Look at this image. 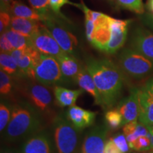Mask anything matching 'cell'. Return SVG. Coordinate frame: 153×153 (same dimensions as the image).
Returning a JSON list of instances; mask_svg holds the SVG:
<instances>
[{
    "instance_id": "6da1fadb",
    "label": "cell",
    "mask_w": 153,
    "mask_h": 153,
    "mask_svg": "<svg viewBox=\"0 0 153 153\" xmlns=\"http://www.w3.org/2000/svg\"><path fill=\"white\" fill-rule=\"evenodd\" d=\"M101 98L104 110L116 106L123 91L124 78L122 70L109 59L88 58L85 62Z\"/></svg>"
},
{
    "instance_id": "7a4b0ae2",
    "label": "cell",
    "mask_w": 153,
    "mask_h": 153,
    "mask_svg": "<svg viewBox=\"0 0 153 153\" xmlns=\"http://www.w3.org/2000/svg\"><path fill=\"white\" fill-rule=\"evenodd\" d=\"M41 126L39 111L27 101H18L11 106V118L4 131V137L11 142L26 139L41 130Z\"/></svg>"
},
{
    "instance_id": "3957f363",
    "label": "cell",
    "mask_w": 153,
    "mask_h": 153,
    "mask_svg": "<svg viewBox=\"0 0 153 153\" xmlns=\"http://www.w3.org/2000/svg\"><path fill=\"white\" fill-rule=\"evenodd\" d=\"M55 153H76L79 144V130L76 128L66 114H59L52 123Z\"/></svg>"
},
{
    "instance_id": "277c9868",
    "label": "cell",
    "mask_w": 153,
    "mask_h": 153,
    "mask_svg": "<svg viewBox=\"0 0 153 153\" xmlns=\"http://www.w3.org/2000/svg\"><path fill=\"white\" fill-rule=\"evenodd\" d=\"M120 68L126 74L140 79L153 71V62L132 48H125L118 55Z\"/></svg>"
},
{
    "instance_id": "5b68a950",
    "label": "cell",
    "mask_w": 153,
    "mask_h": 153,
    "mask_svg": "<svg viewBox=\"0 0 153 153\" xmlns=\"http://www.w3.org/2000/svg\"><path fill=\"white\" fill-rule=\"evenodd\" d=\"M35 78L47 87L67 85L58 61L51 55L41 53L35 65Z\"/></svg>"
},
{
    "instance_id": "8992f818",
    "label": "cell",
    "mask_w": 153,
    "mask_h": 153,
    "mask_svg": "<svg viewBox=\"0 0 153 153\" xmlns=\"http://www.w3.org/2000/svg\"><path fill=\"white\" fill-rule=\"evenodd\" d=\"M61 19L52 13L41 22L51 32L62 51L68 54L74 55L78 44L77 39L66 28L65 24L61 21Z\"/></svg>"
},
{
    "instance_id": "52a82bcc",
    "label": "cell",
    "mask_w": 153,
    "mask_h": 153,
    "mask_svg": "<svg viewBox=\"0 0 153 153\" xmlns=\"http://www.w3.org/2000/svg\"><path fill=\"white\" fill-rule=\"evenodd\" d=\"M30 44L41 54L57 57L65 53L44 25L29 37Z\"/></svg>"
},
{
    "instance_id": "ba28073f",
    "label": "cell",
    "mask_w": 153,
    "mask_h": 153,
    "mask_svg": "<svg viewBox=\"0 0 153 153\" xmlns=\"http://www.w3.org/2000/svg\"><path fill=\"white\" fill-rule=\"evenodd\" d=\"M22 153H55L54 142L46 130H40L26 137L21 146Z\"/></svg>"
},
{
    "instance_id": "9c48e42d",
    "label": "cell",
    "mask_w": 153,
    "mask_h": 153,
    "mask_svg": "<svg viewBox=\"0 0 153 153\" xmlns=\"http://www.w3.org/2000/svg\"><path fill=\"white\" fill-rule=\"evenodd\" d=\"M9 54L16 62L25 76L36 79L35 65L41 53L30 45L28 48L24 50L14 49Z\"/></svg>"
},
{
    "instance_id": "30bf717a",
    "label": "cell",
    "mask_w": 153,
    "mask_h": 153,
    "mask_svg": "<svg viewBox=\"0 0 153 153\" xmlns=\"http://www.w3.org/2000/svg\"><path fill=\"white\" fill-rule=\"evenodd\" d=\"M108 131L106 125L96 126L90 130L83 140L81 153H104Z\"/></svg>"
},
{
    "instance_id": "8fae6325",
    "label": "cell",
    "mask_w": 153,
    "mask_h": 153,
    "mask_svg": "<svg viewBox=\"0 0 153 153\" xmlns=\"http://www.w3.org/2000/svg\"><path fill=\"white\" fill-rule=\"evenodd\" d=\"M131 20L111 19V38L107 45L106 53L114 54L123 46L127 38L128 26Z\"/></svg>"
},
{
    "instance_id": "7c38bea8",
    "label": "cell",
    "mask_w": 153,
    "mask_h": 153,
    "mask_svg": "<svg viewBox=\"0 0 153 153\" xmlns=\"http://www.w3.org/2000/svg\"><path fill=\"white\" fill-rule=\"evenodd\" d=\"M131 47L153 62V33L148 29L138 27L133 32Z\"/></svg>"
},
{
    "instance_id": "4fadbf2b",
    "label": "cell",
    "mask_w": 153,
    "mask_h": 153,
    "mask_svg": "<svg viewBox=\"0 0 153 153\" xmlns=\"http://www.w3.org/2000/svg\"><path fill=\"white\" fill-rule=\"evenodd\" d=\"M28 97L31 104L40 112H48L53 105V97L48 89L44 85L30 83L28 86Z\"/></svg>"
},
{
    "instance_id": "5bb4252c",
    "label": "cell",
    "mask_w": 153,
    "mask_h": 153,
    "mask_svg": "<svg viewBox=\"0 0 153 153\" xmlns=\"http://www.w3.org/2000/svg\"><path fill=\"white\" fill-rule=\"evenodd\" d=\"M116 108L123 116V126L130 122L137 120L140 113L139 89H132L128 97L118 102Z\"/></svg>"
},
{
    "instance_id": "9a60e30c",
    "label": "cell",
    "mask_w": 153,
    "mask_h": 153,
    "mask_svg": "<svg viewBox=\"0 0 153 153\" xmlns=\"http://www.w3.org/2000/svg\"><path fill=\"white\" fill-rule=\"evenodd\" d=\"M111 17L103 14L95 23L91 45L101 52L106 53L107 45L111 38Z\"/></svg>"
},
{
    "instance_id": "2e32d148",
    "label": "cell",
    "mask_w": 153,
    "mask_h": 153,
    "mask_svg": "<svg viewBox=\"0 0 153 153\" xmlns=\"http://www.w3.org/2000/svg\"><path fill=\"white\" fill-rule=\"evenodd\" d=\"M66 116L72 125L80 131L93 125L97 112L84 109L77 106H72L69 107Z\"/></svg>"
},
{
    "instance_id": "e0dca14e",
    "label": "cell",
    "mask_w": 153,
    "mask_h": 153,
    "mask_svg": "<svg viewBox=\"0 0 153 153\" xmlns=\"http://www.w3.org/2000/svg\"><path fill=\"white\" fill-rule=\"evenodd\" d=\"M56 58L60 65L67 85L75 83V79L82 66V63L77 60L74 55L67 53H64Z\"/></svg>"
},
{
    "instance_id": "ac0fdd59",
    "label": "cell",
    "mask_w": 153,
    "mask_h": 153,
    "mask_svg": "<svg viewBox=\"0 0 153 153\" xmlns=\"http://www.w3.org/2000/svg\"><path fill=\"white\" fill-rule=\"evenodd\" d=\"M139 121L147 128L153 126V97L144 87L139 89Z\"/></svg>"
},
{
    "instance_id": "d6986e66",
    "label": "cell",
    "mask_w": 153,
    "mask_h": 153,
    "mask_svg": "<svg viewBox=\"0 0 153 153\" xmlns=\"http://www.w3.org/2000/svg\"><path fill=\"white\" fill-rule=\"evenodd\" d=\"M75 84L90 94L94 99L95 104L101 106V101L97 88L94 81L92 76L88 72L85 65L82 64L81 68L75 79Z\"/></svg>"
},
{
    "instance_id": "ffe728a7",
    "label": "cell",
    "mask_w": 153,
    "mask_h": 153,
    "mask_svg": "<svg viewBox=\"0 0 153 153\" xmlns=\"http://www.w3.org/2000/svg\"><path fill=\"white\" fill-rule=\"evenodd\" d=\"M43 25L41 22L39 21L12 16L9 29L18 32L25 36L30 37Z\"/></svg>"
},
{
    "instance_id": "44dd1931",
    "label": "cell",
    "mask_w": 153,
    "mask_h": 153,
    "mask_svg": "<svg viewBox=\"0 0 153 153\" xmlns=\"http://www.w3.org/2000/svg\"><path fill=\"white\" fill-rule=\"evenodd\" d=\"M83 89H69L57 86L54 88V95L57 104L61 107L74 106L76 100L84 93Z\"/></svg>"
},
{
    "instance_id": "7402d4cb",
    "label": "cell",
    "mask_w": 153,
    "mask_h": 153,
    "mask_svg": "<svg viewBox=\"0 0 153 153\" xmlns=\"http://www.w3.org/2000/svg\"><path fill=\"white\" fill-rule=\"evenodd\" d=\"M123 131L128 143L133 142L141 136H148L150 138L151 135H152L149 132L146 126L141 123L140 122L138 123L137 120L130 122L123 126Z\"/></svg>"
},
{
    "instance_id": "603a6c76",
    "label": "cell",
    "mask_w": 153,
    "mask_h": 153,
    "mask_svg": "<svg viewBox=\"0 0 153 153\" xmlns=\"http://www.w3.org/2000/svg\"><path fill=\"white\" fill-rule=\"evenodd\" d=\"M9 13L11 16L20 18L32 19L42 22L43 18L33 8L28 7L19 1H14L11 6Z\"/></svg>"
},
{
    "instance_id": "cb8c5ba5",
    "label": "cell",
    "mask_w": 153,
    "mask_h": 153,
    "mask_svg": "<svg viewBox=\"0 0 153 153\" xmlns=\"http://www.w3.org/2000/svg\"><path fill=\"white\" fill-rule=\"evenodd\" d=\"M0 66H1V70L8 74L9 75L14 76V77H25L24 73L20 70L16 62L9 53H1Z\"/></svg>"
},
{
    "instance_id": "d4e9b609",
    "label": "cell",
    "mask_w": 153,
    "mask_h": 153,
    "mask_svg": "<svg viewBox=\"0 0 153 153\" xmlns=\"http://www.w3.org/2000/svg\"><path fill=\"white\" fill-rule=\"evenodd\" d=\"M4 33L14 49L24 50L28 48L30 45L29 37L25 36L11 29L7 30Z\"/></svg>"
},
{
    "instance_id": "484cf974",
    "label": "cell",
    "mask_w": 153,
    "mask_h": 153,
    "mask_svg": "<svg viewBox=\"0 0 153 153\" xmlns=\"http://www.w3.org/2000/svg\"><path fill=\"white\" fill-rule=\"evenodd\" d=\"M105 125L109 130H117L123 126V118L117 108L108 110L105 114Z\"/></svg>"
},
{
    "instance_id": "4316f807",
    "label": "cell",
    "mask_w": 153,
    "mask_h": 153,
    "mask_svg": "<svg viewBox=\"0 0 153 153\" xmlns=\"http://www.w3.org/2000/svg\"><path fill=\"white\" fill-rule=\"evenodd\" d=\"M116 1L120 7L135 14H143L145 13L144 4L143 0H116Z\"/></svg>"
},
{
    "instance_id": "83f0119b",
    "label": "cell",
    "mask_w": 153,
    "mask_h": 153,
    "mask_svg": "<svg viewBox=\"0 0 153 153\" xmlns=\"http://www.w3.org/2000/svg\"><path fill=\"white\" fill-rule=\"evenodd\" d=\"M11 114V106L4 101L0 104V131L4 132L9 123Z\"/></svg>"
},
{
    "instance_id": "f1b7e54d",
    "label": "cell",
    "mask_w": 153,
    "mask_h": 153,
    "mask_svg": "<svg viewBox=\"0 0 153 153\" xmlns=\"http://www.w3.org/2000/svg\"><path fill=\"white\" fill-rule=\"evenodd\" d=\"M28 1L32 8L41 15L43 21L53 13L49 7V0H28Z\"/></svg>"
},
{
    "instance_id": "f546056e",
    "label": "cell",
    "mask_w": 153,
    "mask_h": 153,
    "mask_svg": "<svg viewBox=\"0 0 153 153\" xmlns=\"http://www.w3.org/2000/svg\"><path fill=\"white\" fill-rule=\"evenodd\" d=\"M65 4H71L74 5L75 7H77L78 8L79 7L80 4H74L72 1H70V0H49V7L50 9L52 12L56 16L60 17L66 20V17L61 13V9L64 5Z\"/></svg>"
},
{
    "instance_id": "4dcf8cb0",
    "label": "cell",
    "mask_w": 153,
    "mask_h": 153,
    "mask_svg": "<svg viewBox=\"0 0 153 153\" xmlns=\"http://www.w3.org/2000/svg\"><path fill=\"white\" fill-rule=\"evenodd\" d=\"M130 148L136 151L143 152L150 150V139L148 136H141L138 138L129 143Z\"/></svg>"
},
{
    "instance_id": "1f68e13d",
    "label": "cell",
    "mask_w": 153,
    "mask_h": 153,
    "mask_svg": "<svg viewBox=\"0 0 153 153\" xmlns=\"http://www.w3.org/2000/svg\"><path fill=\"white\" fill-rule=\"evenodd\" d=\"M12 89L11 76L9 75L3 70L0 71V92L1 95H7Z\"/></svg>"
},
{
    "instance_id": "d6a6232c",
    "label": "cell",
    "mask_w": 153,
    "mask_h": 153,
    "mask_svg": "<svg viewBox=\"0 0 153 153\" xmlns=\"http://www.w3.org/2000/svg\"><path fill=\"white\" fill-rule=\"evenodd\" d=\"M11 15L10 13L6 11H1L0 13V33H4L10 28Z\"/></svg>"
},
{
    "instance_id": "836d02e7",
    "label": "cell",
    "mask_w": 153,
    "mask_h": 153,
    "mask_svg": "<svg viewBox=\"0 0 153 153\" xmlns=\"http://www.w3.org/2000/svg\"><path fill=\"white\" fill-rule=\"evenodd\" d=\"M113 140L116 145V146L120 149V150L123 153H127L129 151V144H128V141L124 134H118L116 136L112 137Z\"/></svg>"
},
{
    "instance_id": "e575fe53",
    "label": "cell",
    "mask_w": 153,
    "mask_h": 153,
    "mask_svg": "<svg viewBox=\"0 0 153 153\" xmlns=\"http://www.w3.org/2000/svg\"><path fill=\"white\" fill-rule=\"evenodd\" d=\"M95 23L93 22L89 17L85 16V30L86 36H87V41L89 43H91L93 39L94 33L95 30Z\"/></svg>"
},
{
    "instance_id": "d590c367",
    "label": "cell",
    "mask_w": 153,
    "mask_h": 153,
    "mask_svg": "<svg viewBox=\"0 0 153 153\" xmlns=\"http://www.w3.org/2000/svg\"><path fill=\"white\" fill-rule=\"evenodd\" d=\"M0 49H1V53H10L11 51H14V48L9 41L8 38L6 36L5 33L1 34L0 37Z\"/></svg>"
},
{
    "instance_id": "8d00e7d4",
    "label": "cell",
    "mask_w": 153,
    "mask_h": 153,
    "mask_svg": "<svg viewBox=\"0 0 153 153\" xmlns=\"http://www.w3.org/2000/svg\"><path fill=\"white\" fill-rule=\"evenodd\" d=\"M104 153H123V152L120 150V149L116 146L112 138H110L109 140L106 142V145H105V149H104Z\"/></svg>"
},
{
    "instance_id": "74e56055",
    "label": "cell",
    "mask_w": 153,
    "mask_h": 153,
    "mask_svg": "<svg viewBox=\"0 0 153 153\" xmlns=\"http://www.w3.org/2000/svg\"><path fill=\"white\" fill-rule=\"evenodd\" d=\"M142 20L144 24L149 28L153 30V14H143Z\"/></svg>"
},
{
    "instance_id": "f35d334b",
    "label": "cell",
    "mask_w": 153,
    "mask_h": 153,
    "mask_svg": "<svg viewBox=\"0 0 153 153\" xmlns=\"http://www.w3.org/2000/svg\"><path fill=\"white\" fill-rule=\"evenodd\" d=\"M14 1V0H0L1 11H6V12L9 13L11 6Z\"/></svg>"
},
{
    "instance_id": "ab89813d",
    "label": "cell",
    "mask_w": 153,
    "mask_h": 153,
    "mask_svg": "<svg viewBox=\"0 0 153 153\" xmlns=\"http://www.w3.org/2000/svg\"><path fill=\"white\" fill-rule=\"evenodd\" d=\"M143 87L145 89H147V91L153 97V76L146 82V84Z\"/></svg>"
},
{
    "instance_id": "60d3db41",
    "label": "cell",
    "mask_w": 153,
    "mask_h": 153,
    "mask_svg": "<svg viewBox=\"0 0 153 153\" xmlns=\"http://www.w3.org/2000/svg\"><path fill=\"white\" fill-rule=\"evenodd\" d=\"M1 153H22L20 150H16L14 148H5L1 150Z\"/></svg>"
},
{
    "instance_id": "b9f144b4",
    "label": "cell",
    "mask_w": 153,
    "mask_h": 153,
    "mask_svg": "<svg viewBox=\"0 0 153 153\" xmlns=\"http://www.w3.org/2000/svg\"><path fill=\"white\" fill-rule=\"evenodd\" d=\"M147 7H148V10L152 12L153 14V0H148L147 1Z\"/></svg>"
},
{
    "instance_id": "7bdbcfd3",
    "label": "cell",
    "mask_w": 153,
    "mask_h": 153,
    "mask_svg": "<svg viewBox=\"0 0 153 153\" xmlns=\"http://www.w3.org/2000/svg\"><path fill=\"white\" fill-rule=\"evenodd\" d=\"M150 150H153V135H151L150 137Z\"/></svg>"
},
{
    "instance_id": "ee69618b",
    "label": "cell",
    "mask_w": 153,
    "mask_h": 153,
    "mask_svg": "<svg viewBox=\"0 0 153 153\" xmlns=\"http://www.w3.org/2000/svg\"><path fill=\"white\" fill-rule=\"evenodd\" d=\"M148 129L149 132H150L152 135H153V126H150V127H148Z\"/></svg>"
},
{
    "instance_id": "f6af8a7d",
    "label": "cell",
    "mask_w": 153,
    "mask_h": 153,
    "mask_svg": "<svg viewBox=\"0 0 153 153\" xmlns=\"http://www.w3.org/2000/svg\"><path fill=\"white\" fill-rule=\"evenodd\" d=\"M148 153H153V150H151V151H150V152H148Z\"/></svg>"
}]
</instances>
